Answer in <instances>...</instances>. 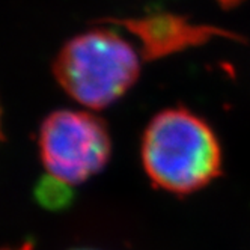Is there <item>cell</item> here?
Instances as JSON below:
<instances>
[{"mask_svg":"<svg viewBox=\"0 0 250 250\" xmlns=\"http://www.w3.org/2000/svg\"><path fill=\"white\" fill-rule=\"evenodd\" d=\"M40 152L51 178L80 184L98 173L110 157L112 142L104 122L92 113L58 110L40 130Z\"/></svg>","mask_w":250,"mask_h":250,"instance_id":"obj_3","label":"cell"},{"mask_svg":"<svg viewBox=\"0 0 250 250\" xmlns=\"http://www.w3.org/2000/svg\"><path fill=\"white\" fill-rule=\"evenodd\" d=\"M68 187L69 186L50 176V180L42 181L38 188V196H40L41 204H44L50 208H55V209L63 207L69 198Z\"/></svg>","mask_w":250,"mask_h":250,"instance_id":"obj_5","label":"cell"},{"mask_svg":"<svg viewBox=\"0 0 250 250\" xmlns=\"http://www.w3.org/2000/svg\"><path fill=\"white\" fill-rule=\"evenodd\" d=\"M0 122H2V113H0ZM0 134H2V127H0Z\"/></svg>","mask_w":250,"mask_h":250,"instance_id":"obj_6","label":"cell"},{"mask_svg":"<svg viewBox=\"0 0 250 250\" xmlns=\"http://www.w3.org/2000/svg\"><path fill=\"white\" fill-rule=\"evenodd\" d=\"M133 32L144 44V51L149 56H158L176 47L199 41L208 33H202L199 27H193L173 17H152V19L118 23Z\"/></svg>","mask_w":250,"mask_h":250,"instance_id":"obj_4","label":"cell"},{"mask_svg":"<svg viewBox=\"0 0 250 250\" xmlns=\"http://www.w3.org/2000/svg\"><path fill=\"white\" fill-rule=\"evenodd\" d=\"M140 53L112 29L97 27L71 38L58 53L55 77L63 91L89 109H105L136 83Z\"/></svg>","mask_w":250,"mask_h":250,"instance_id":"obj_2","label":"cell"},{"mask_svg":"<svg viewBox=\"0 0 250 250\" xmlns=\"http://www.w3.org/2000/svg\"><path fill=\"white\" fill-rule=\"evenodd\" d=\"M142 163L157 187L188 194L220 175L222 151L216 133L202 118L187 109H166L145 130Z\"/></svg>","mask_w":250,"mask_h":250,"instance_id":"obj_1","label":"cell"}]
</instances>
